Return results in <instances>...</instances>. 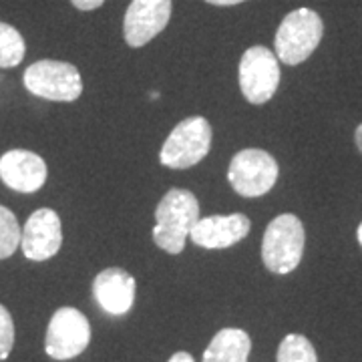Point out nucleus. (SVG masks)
<instances>
[{
  "label": "nucleus",
  "instance_id": "obj_1",
  "mask_svg": "<svg viewBox=\"0 0 362 362\" xmlns=\"http://www.w3.org/2000/svg\"><path fill=\"white\" fill-rule=\"evenodd\" d=\"M153 242L168 254H180L199 220V202L187 189H169L156 209Z\"/></svg>",
  "mask_w": 362,
  "mask_h": 362
},
{
  "label": "nucleus",
  "instance_id": "obj_19",
  "mask_svg": "<svg viewBox=\"0 0 362 362\" xmlns=\"http://www.w3.org/2000/svg\"><path fill=\"white\" fill-rule=\"evenodd\" d=\"M73 6H77L78 11H95L103 4L105 0H71Z\"/></svg>",
  "mask_w": 362,
  "mask_h": 362
},
{
  "label": "nucleus",
  "instance_id": "obj_2",
  "mask_svg": "<svg viewBox=\"0 0 362 362\" xmlns=\"http://www.w3.org/2000/svg\"><path fill=\"white\" fill-rule=\"evenodd\" d=\"M322 35L324 23L316 11L302 6L288 13L274 39L278 61L292 66L304 63L318 49Z\"/></svg>",
  "mask_w": 362,
  "mask_h": 362
},
{
  "label": "nucleus",
  "instance_id": "obj_23",
  "mask_svg": "<svg viewBox=\"0 0 362 362\" xmlns=\"http://www.w3.org/2000/svg\"><path fill=\"white\" fill-rule=\"evenodd\" d=\"M356 235H358V242H361V246H362V223L358 226V233H356Z\"/></svg>",
  "mask_w": 362,
  "mask_h": 362
},
{
  "label": "nucleus",
  "instance_id": "obj_17",
  "mask_svg": "<svg viewBox=\"0 0 362 362\" xmlns=\"http://www.w3.org/2000/svg\"><path fill=\"white\" fill-rule=\"evenodd\" d=\"M23 230L16 221V216L8 207L0 206V259L13 256L21 246Z\"/></svg>",
  "mask_w": 362,
  "mask_h": 362
},
{
  "label": "nucleus",
  "instance_id": "obj_12",
  "mask_svg": "<svg viewBox=\"0 0 362 362\" xmlns=\"http://www.w3.org/2000/svg\"><path fill=\"white\" fill-rule=\"evenodd\" d=\"M250 218L244 214H230V216H209L199 218L189 238L194 240L195 246L206 250H223L240 240H244L250 233Z\"/></svg>",
  "mask_w": 362,
  "mask_h": 362
},
{
  "label": "nucleus",
  "instance_id": "obj_8",
  "mask_svg": "<svg viewBox=\"0 0 362 362\" xmlns=\"http://www.w3.org/2000/svg\"><path fill=\"white\" fill-rule=\"evenodd\" d=\"M89 342L90 324L83 312L65 306L52 314L45 338V350L51 358L71 361L87 349Z\"/></svg>",
  "mask_w": 362,
  "mask_h": 362
},
{
  "label": "nucleus",
  "instance_id": "obj_14",
  "mask_svg": "<svg viewBox=\"0 0 362 362\" xmlns=\"http://www.w3.org/2000/svg\"><path fill=\"white\" fill-rule=\"evenodd\" d=\"M252 340L240 328H223L211 338L204 352V362H247Z\"/></svg>",
  "mask_w": 362,
  "mask_h": 362
},
{
  "label": "nucleus",
  "instance_id": "obj_3",
  "mask_svg": "<svg viewBox=\"0 0 362 362\" xmlns=\"http://www.w3.org/2000/svg\"><path fill=\"white\" fill-rule=\"evenodd\" d=\"M306 233L294 214H282L270 221L262 240L264 266L274 274H290L304 256Z\"/></svg>",
  "mask_w": 362,
  "mask_h": 362
},
{
  "label": "nucleus",
  "instance_id": "obj_6",
  "mask_svg": "<svg viewBox=\"0 0 362 362\" xmlns=\"http://www.w3.org/2000/svg\"><path fill=\"white\" fill-rule=\"evenodd\" d=\"M280 85V63L266 47H250L240 61V89L252 105H264Z\"/></svg>",
  "mask_w": 362,
  "mask_h": 362
},
{
  "label": "nucleus",
  "instance_id": "obj_9",
  "mask_svg": "<svg viewBox=\"0 0 362 362\" xmlns=\"http://www.w3.org/2000/svg\"><path fill=\"white\" fill-rule=\"evenodd\" d=\"M171 0H131L123 21V35L133 49L145 47L169 25Z\"/></svg>",
  "mask_w": 362,
  "mask_h": 362
},
{
  "label": "nucleus",
  "instance_id": "obj_24",
  "mask_svg": "<svg viewBox=\"0 0 362 362\" xmlns=\"http://www.w3.org/2000/svg\"><path fill=\"white\" fill-rule=\"evenodd\" d=\"M149 99H159V93L153 90V93H149Z\"/></svg>",
  "mask_w": 362,
  "mask_h": 362
},
{
  "label": "nucleus",
  "instance_id": "obj_5",
  "mask_svg": "<svg viewBox=\"0 0 362 362\" xmlns=\"http://www.w3.org/2000/svg\"><path fill=\"white\" fill-rule=\"evenodd\" d=\"M25 87L47 101L73 103L83 93V78L75 65L42 59L25 71Z\"/></svg>",
  "mask_w": 362,
  "mask_h": 362
},
{
  "label": "nucleus",
  "instance_id": "obj_7",
  "mask_svg": "<svg viewBox=\"0 0 362 362\" xmlns=\"http://www.w3.org/2000/svg\"><path fill=\"white\" fill-rule=\"evenodd\" d=\"M276 159L262 149H242L235 153L228 169V180L242 197L266 195L278 180Z\"/></svg>",
  "mask_w": 362,
  "mask_h": 362
},
{
  "label": "nucleus",
  "instance_id": "obj_21",
  "mask_svg": "<svg viewBox=\"0 0 362 362\" xmlns=\"http://www.w3.org/2000/svg\"><path fill=\"white\" fill-rule=\"evenodd\" d=\"M206 2L214 4V6H235V4L246 2V0H206Z\"/></svg>",
  "mask_w": 362,
  "mask_h": 362
},
{
  "label": "nucleus",
  "instance_id": "obj_13",
  "mask_svg": "<svg viewBox=\"0 0 362 362\" xmlns=\"http://www.w3.org/2000/svg\"><path fill=\"white\" fill-rule=\"evenodd\" d=\"M93 296L111 316H125L135 302V278L123 268H107L93 282Z\"/></svg>",
  "mask_w": 362,
  "mask_h": 362
},
{
  "label": "nucleus",
  "instance_id": "obj_16",
  "mask_svg": "<svg viewBox=\"0 0 362 362\" xmlns=\"http://www.w3.org/2000/svg\"><path fill=\"white\" fill-rule=\"evenodd\" d=\"M278 362H318L312 342L302 334H288L278 346Z\"/></svg>",
  "mask_w": 362,
  "mask_h": 362
},
{
  "label": "nucleus",
  "instance_id": "obj_15",
  "mask_svg": "<svg viewBox=\"0 0 362 362\" xmlns=\"http://www.w3.org/2000/svg\"><path fill=\"white\" fill-rule=\"evenodd\" d=\"M26 45L13 25L0 23V69H13L25 59Z\"/></svg>",
  "mask_w": 362,
  "mask_h": 362
},
{
  "label": "nucleus",
  "instance_id": "obj_10",
  "mask_svg": "<svg viewBox=\"0 0 362 362\" xmlns=\"http://www.w3.org/2000/svg\"><path fill=\"white\" fill-rule=\"evenodd\" d=\"M63 244L61 218L49 207L37 209L25 223L21 235V247L25 258L33 262H45L57 256Z\"/></svg>",
  "mask_w": 362,
  "mask_h": 362
},
{
  "label": "nucleus",
  "instance_id": "obj_20",
  "mask_svg": "<svg viewBox=\"0 0 362 362\" xmlns=\"http://www.w3.org/2000/svg\"><path fill=\"white\" fill-rule=\"evenodd\" d=\"M169 362H195V361L189 352H175V354L169 358Z\"/></svg>",
  "mask_w": 362,
  "mask_h": 362
},
{
  "label": "nucleus",
  "instance_id": "obj_4",
  "mask_svg": "<svg viewBox=\"0 0 362 362\" xmlns=\"http://www.w3.org/2000/svg\"><path fill=\"white\" fill-rule=\"evenodd\" d=\"M211 125L204 117H187L169 133L161 147L159 161L169 169H189L209 153Z\"/></svg>",
  "mask_w": 362,
  "mask_h": 362
},
{
  "label": "nucleus",
  "instance_id": "obj_11",
  "mask_svg": "<svg viewBox=\"0 0 362 362\" xmlns=\"http://www.w3.org/2000/svg\"><path fill=\"white\" fill-rule=\"evenodd\" d=\"M0 180L14 192L35 194L47 181L45 159L26 149H13L0 157Z\"/></svg>",
  "mask_w": 362,
  "mask_h": 362
},
{
  "label": "nucleus",
  "instance_id": "obj_22",
  "mask_svg": "<svg viewBox=\"0 0 362 362\" xmlns=\"http://www.w3.org/2000/svg\"><path fill=\"white\" fill-rule=\"evenodd\" d=\"M354 141H356V147H358V151L362 153V123L356 127L354 131Z\"/></svg>",
  "mask_w": 362,
  "mask_h": 362
},
{
  "label": "nucleus",
  "instance_id": "obj_18",
  "mask_svg": "<svg viewBox=\"0 0 362 362\" xmlns=\"http://www.w3.org/2000/svg\"><path fill=\"white\" fill-rule=\"evenodd\" d=\"M14 346V322L11 312L0 304V361H6Z\"/></svg>",
  "mask_w": 362,
  "mask_h": 362
}]
</instances>
